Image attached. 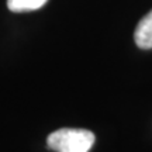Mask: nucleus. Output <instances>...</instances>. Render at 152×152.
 I'll list each match as a JSON object with an SVG mask.
<instances>
[{
    "label": "nucleus",
    "instance_id": "1",
    "mask_svg": "<svg viewBox=\"0 0 152 152\" xmlns=\"http://www.w3.org/2000/svg\"><path fill=\"white\" fill-rule=\"evenodd\" d=\"M94 140V134L89 130L61 128L49 134L47 145L55 152H89Z\"/></svg>",
    "mask_w": 152,
    "mask_h": 152
},
{
    "label": "nucleus",
    "instance_id": "2",
    "mask_svg": "<svg viewBox=\"0 0 152 152\" xmlns=\"http://www.w3.org/2000/svg\"><path fill=\"white\" fill-rule=\"evenodd\" d=\"M134 39H135V44L138 48H152V10L138 23L135 33H134Z\"/></svg>",
    "mask_w": 152,
    "mask_h": 152
},
{
    "label": "nucleus",
    "instance_id": "3",
    "mask_svg": "<svg viewBox=\"0 0 152 152\" xmlns=\"http://www.w3.org/2000/svg\"><path fill=\"white\" fill-rule=\"evenodd\" d=\"M48 0H7V7L13 13H27L41 9Z\"/></svg>",
    "mask_w": 152,
    "mask_h": 152
}]
</instances>
